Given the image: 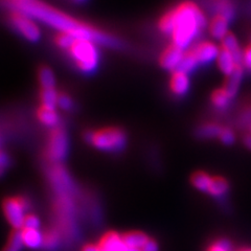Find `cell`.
Here are the masks:
<instances>
[{"label":"cell","instance_id":"1","mask_svg":"<svg viewBox=\"0 0 251 251\" xmlns=\"http://www.w3.org/2000/svg\"><path fill=\"white\" fill-rule=\"evenodd\" d=\"M1 1L13 11L26 14L33 19L58 29L59 33L69 34L75 39H88L97 44L110 47L120 45L119 40H116L113 36L70 17L69 15L39 0H1Z\"/></svg>","mask_w":251,"mask_h":251},{"label":"cell","instance_id":"2","mask_svg":"<svg viewBox=\"0 0 251 251\" xmlns=\"http://www.w3.org/2000/svg\"><path fill=\"white\" fill-rule=\"evenodd\" d=\"M207 25L205 15L191 1L179 3L164 14L158 22L159 29L170 35L173 44L185 50Z\"/></svg>","mask_w":251,"mask_h":251},{"label":"cell","instance_id":"3","mask_svg":"<svg viewBox=\"0 0 251 251\" xmlns=\"http://www.w3.org/2000/svg\"><path fill=\"white\" fill-rule=\"evenodd\" d=\"M68 53L76 68L84 74H91L99 66L100 52L97 43L88 39H75Z\"/></svg>","mask_w":251,"mask_h":251},{"label":"cell","instance_id":"4","mask_svg":"<svg viewBox=\"0 0 251 251\" xmlns=\"http://www.w3.org/2000/svg\"><path fill=\"white\" fill-rule=\"evenodd\" d=\"M86 141L99 150L116 152L124 149L127 136L126 133L116 127H107L98 130L87 131L84 135Z\"/></svg>","mask_w":251,"mask_h":251},{"label":"cell","instance_id":"5","mask_svg":"<svg viewBox=\"0 0 251 251\" xmlns=\"http://www.w3.org/2000/svg\"><path fill=\"white\" fill-rule=\"evenodd\" d=\"M68 151V138L65 130L61 127L51 129L45 149L47 160L52 164H59L65 158Z\"/></svg>","mask_w":251,"mask_h":251},{"label":"cell","instance_id":"6","mask_svg":"<svg viewBox=\"0 0 251 251\" xmlns=\"http://www.w3.org/2000/svg\"><path fill=\"white\" fill-rule=\"evenodd\" d=\"M30 207V203L25 197L6 198L2 203L3 214L15 229H22L26 217L25 211Z\"/></svg>","mask_w":251,"mask_h":251},{"label":"cell","instance_id":"7","mask_svg":"<svg viewBox=\"0 0 251 251\" xmlns=\"http://www.w3.org/2000/svg\"><path fill=\"white\" fill-rule=\"evenodd\" d=\"M11 25L30 42H36L40 39L41 31L35 20L19 11H12L9 16Z\"/></svg>","mask_w":251,"mask_h":251},{"label":"cell","instance_id":"8","mask_svg":"<svg viewBox=\"0 0 251 251\" xmlns=\"http://www.w3.org/2000/svg\"><path fill=\"white\" fill-rule=\"evenodd\" d=\"M50 183L56 191L57 195L74 196L75 192V185L68 172L61 164H52L50 170Z\"/></svg>","mask_w":251,"mask_h":251},{"label":"cell","instance_id":"9","mask_svg":"<svg viewBox=\"0 0 251 251\" xmlns=\"http://www.w3.org/2000/svg\"><path fill=\"white\" fill-rule=\"evenodd\" d=\"M184 53L185 51L183 50L179 49L174 44H171L160 54L159 64L166 70L174 73L178 69L180 63H181L184 57Z\"/></svg>","mask_w":251,"mask_h":251},{"label":"cell","instance_id":"10","mask_svg":"<svg viewBox=\"0 0 251 251\" xmlns=\"http://www.w3.org/2000/svg\"><path fill=\"white\" fill-rule=\"evenodd\" d=\"M191 50L199 64H208L215 60L217 61L221 49L213 42H201Z\"/></svg>","mask_w":251,"mask_h":251},{"label":"cell","instance_id":"11","mask_svg":"<svg viewBox=\"0 0 251 251\" xmlns=\"http://www.w3.org/2000/svg\"><path fill=\"white\" fill-rule=\"evenodd\" d=\"M191 87V81L188 75L176 72L173 73L170 80V89L176 97H184Z\"/></svg>","mask_w":251,"mask_h":251},{"label":"cell","instance_id":"12","mask_svg":"<svg viewBox=\"0 0 251 251\" xmlns=\"http://www.w3.org/2000/svg\"><path fill=\"white\" fill-rule=\"evenodd\" d=\"M99 246L101 251H127V246L124 244L122 235L116 232L106 233L100 239Z\"/></svg>","mask_w":251,"mask_h":251},{"label":"cell","instance_id":"13","mask_svg":"<svg viewBox=\"0 0 251 251\" xmlns=\"http://www.w3.org/2000/svg\"><path fill=\"white\" fill-rule=\"evenodd\" d=\"M229 20L221 15H217L209 23V33L217 40H223L228 35Z\"/></svg>","mask_w":251,"mask_h":251},{"label":"cell","instance_id":"14","mask_svg":"<svg viewBox=\"0 0 251 251\" xmlns=\"http://www.w3.org/2000/svg\"><path fill=\"white\" fill-rule=\"evenodd\" d=\"M221 49L228 51L235 62L238 63V65H243V53H244V50H242L238 39L235 38L234 35L229 33L223 39Z\"/></svg>","mask_w":251,"mask_h":251},{"label":"cell","instance_id":"15","mask_svg":"<svg viewBox=\"0 0 251 251\" xmlns=\"http://www.w3.org/2000/svg\"><path fill=\"white\" fill-rule=\"evenodd\" d=\"M37 117L41 124L46 126V127H50L52 129L58 127V124L60 122L56 108L47 107L43 105L38 108Z\"/></svg>","mask_w":251,"mask_h":251},{"label":"cell","instance_id":"16","mask_svg":"<svg viewBox=\"0 0 251 251\" xmlns=\"http://www.w3.org/2000/svg\"><path fill=\"white\" fill-rule=\"evenodd\" d=\"M243 73H244V67H243V65H239L235 68L234 72L226 78V84L223 89L229 94L231 99L234 98L235 94L238 93L241 82L243 80Z\"/></svg>","mask_w":251,"mask_h":251},{"label":"cell","instance_id":"17","mask_svg":"<svg viewBox=\"0 0 251 251\" xmlns=\"http://www.w3.org/2000/svg\"><path fill=\"white\" fill-rule=\"evenodd\" d=\"M217 64L219 69L221 70V73L226 76H229L234 72L235 68L239 66L238 63L235 62V60L233 59L231 54L222 49L218 56Z\"/></svg>","mask_w":251,"mask_h":251},{"label":"cell","instance_id":"18","mask_svg":"<svg viewBox=\"0 0 251 251\" xmlns=\"http://www.w3.org/2000/svg\"><path fill=\"white\" fill-rule=\"evenodd\" d=\"M122 238L124 244L128 248L133 249H143V247L146 245V243L150 239L147 234L140 231L127 232L122 235Z\"/></svg>","mask_w":251,"mask_h":251},{"label":"cell","instance_id":"19","mask_svg":"<svg viewBox=\"0 0 251 251\" xmlns=\"http://www.w3.org/2000/svg\"><path fill=\"white\" fill-rule=\"evenodd\" d=\"M21 235L25 245L31 249H37L42 247L43 243V233L39 231V229H29L22 228Z\"/></svg>","mask_w":251,"mask_h":251},{"label":"cell","instance_id":"20","mask_svg":"<svg viewBox=\"0 0 251 251\" xmlns=\"http://www.w3.org/2000/svg\"><path fill=\"white\" fill-rule=\"evenodd\" d=\"M229 191V184L227 180L223 177H213L211 183L208 190V195L214 198H221L224 195H226Z\"/></svg>","mask_w":251,"mask_h":251},{"label":"cell","instance_id":"21","mask_svg":"<svg viewBox=\"0 0 251 251\" xmlns=\"http://www.w3.org/2000/svg\"><path fill=\"white\" fill-rule=\"evenodd\" d=\"M211 180H213V177L204 172H196L191 178V181L194 187L197 188L198 191L206 194L208 193Z\"/></svg>","mask_w":251,"mask_h":251},{"label":"cell","instance_id":"22","mask_svg":"<svg viewBox=\"0 0 251 251\" xmlns=\"http://www.w3.org/2000/svg\"><path fill=\"white\" fill-rule=\"evenodd\" d=\"M223 128L220 127L219 125L216 124H205L201 126L196 131V134L198 137L203 139H211V138H217L221 134Z\"/></svg>","mask_w":251,"mask_h":251},{"label":"cell","instance_id":"23","mask_svg":"<svg viewBox=\"0 0 251 251\" xmlns=\"http://www.w3.org/2000/svg\"><path fill=\"white\" fill-rule=\"evenodd\" d=\"M38 80L42 89H51L54 88V85H56V78H54L53 73L51 72L50 68L46 66H43L39 69Z\"/></svg>","mask_w":251,"mask_h":251},{"label":"cell","instance_id":"24","mask_svg":"<svg viewBox=\"0 0 251 251\" xmlns=\"http://www.w3.org/2000/svg\"><path fill=\"white\" fill-rule=\"evenodd\" d=\"M198 65H199V63H198L197 59L195 58L194 53L192 52V50H188V51H185L184 57H183L181 63H180V65L177 70L178 72H181V73L188 75V74L193 73L194 70L197 68Z\"/></svg>","mask_w":251,"mask_h":251},{"label":"cell","instance_id":"25","mask_svg":"<svg viewBox=\"0 0 251 251\" xmlns=\"http://www.w3.org/2000/svg\"><path fill=\"white\" fill-rule=\"evenodd\" d=\"M59 242H60V233L54 229H50L43 233L42 248L47 251H52L58 247Z\"/></svg>","mask_w":251,"mask_h":251},{"label":"cell","instance_id":"26","mask_svg":"<svg viewBox=\"0 0 251 251\" xmlns=\"http://www.w3.org/2000/svg\"><path fill=\"white\" fill-rule=\"evenodd\" d=\"M232 99L229 97V94L227 93L223 88L216 90L213 94H211V103L217 109H225L228 107L230 100Z\"/></svg>","mask_w":251,"mask_h":251},{"label":"cell","instance_id":"27","mask_svg":"<svg viewBox=\"0 0 251 251\" xmlns=\"http://www.w3.org/2000/svg\"><path fill=\"white\" fill-rule=\"evenodd\" d=\"M60 93L57 92L54 88L51 89H41L40 91V100L41 105L56 108L58 106V100H59Z\"/></svg>","mask_w":251,"mask_h":251},{"label":"cell","instance_id":"28","mask_svg":"<svg viewBox=\"0 0 251 251\" xmlns=\"http://www.w3.org/2000/svg\"><path fill=\"white\" fill-rule=\"evenodd\" d=\"M75 38L72 35L66 33H58L54 36V43L62 50H69V47L73 45Z\"/></svg>","mask_w":251,"mask_h":251},{"label":"cell","instance_id":"29","mask_svg":"<svg viewBox=\"0 0 251 251\" xmlns=\"http://www.w3.org/2000/svg\"><path fill=\"white\" fill-rule=\"evenodd\" d=\"M206 251H231V245L227 240L220 239L210 244Z\"/></svg>","mask_w":251,"mask_h":251},{"label":"cell","instance_id":"30","mask_svg":"<svg viewBox=\"0 0 251 251\" xmlns=\"http://www.w3.org/2000/svg\"><path fill=\"white\" fill-rule=\"evenodd\" d=\"M219 139L221 140V143L223 145H225V146H231L234 143V140H235L234 133L229 128H223L221 134H220V136H219Z\"/></svg>","mask_w":251,"mask_h":251},{"label":"cell","instance_id":"31","mask_svg":"<svg viewBox=\"0 0 251 251\" xmlns=\"http://www.w3.org/2000/svg\"><path fill=\"white\" fill-rule=\"evenodd\" d=\"M40 226V220L33 214L26 215L25 219V224H23V228H29V229H38Z\"/></svg>","mask_w":251,"mask_h":251},{"label":"cell","instance_id":"32","mask_svg":"<svg viewBox=\"0 0 251 251\" xmlns=\"http://www.w3.org/2000/svg\"><path fill=\"white\" fill-rule=\"evenodd\" d=\"M73 100L70 99L67 94L60 93L59 100H58V106L63 110H70L73 108Z\"/></svg>","mask_w":251,"mask_h":251},{"label":"cell","instance_id":"33","mask_svg":"<svg viewBox=\"0 0 251 251\" xmlns=\"http://www.w3.org/2000/svg\"><path fill=\"white\" fill-rule=\"evenodd\" d=\"M10 166V158L3 151H0V176L3 175L5 170Z\"/></svg>","mask_w":251,"mask_h":251},{"label":"cell","instance_id":"34","mask_svg":"<svg viewBox=\"0 0 251 251\" xmlns=\"http://www.w3.org/2000/svg\"><path fill=\"white\" fill-rule=\"evenodd\" d=\"M243 67L251 72V43L246 47L244 53H243Z\"/></svg>","mask_w":251,"mask_h":251},{"label":"cell","instance_id":"35","mask_svg":"<svg viewBox=\"0 0 251 251\" xmlns=\"http://www.w3.org/2000/svg\"><path fill=\"white\" fill-rule=\"evenodd\" d=\"M141 251H158V245L153 239H149Z\"/></svg>","mask_w":251,"mask_h":251},{"label":"cell","instance_id":"36","mask_svg":"<svg viewBox=\"0 0 251 251\" xmlns=\"http://www.w3.org/2000/svg\"><path fill=\"white\" fill-rule=\"evenodd\" d=\"M82 251H101L100 247L99 245H92V244H89V245H86Z\"/></svg>","mask_w":251,"mask_h":251},{"label":"cell","instance_id":"37","mask_svg":"<svg viewBox=\"0 0 251 251\" xmlns=\"http://www.w3.org/2000/svg\"><path fill=\"white\" fill-rule=\"evenodd\" d=\"M244 145L251 151V134H247L244 136Z\"/></svg>","mask_w":251,"mask_h":251},{"label":"cell","instance_id":"38","mask_svg":"<svg viewBox=\"0 0 251 251\" xmlns=\"http://www.w3.org/2000/svg\"><path fill=\"white\" fill-rule=\"evenodd\" d=\"M20 250H21L20 248L16 247L12 244H9V243H7V245L2 249V251H20Z\"/></svg>","mask_w":251,"mask_h":251},{"label":"cell","instance_id":"39","mask_svg":"<svg viewBox=\"0 0 251 251\" xmlns=\"http://www.w3.org/2000/svg\"><path fill=\"white\" fill-rule=\"evenodd\" d=\"M127 251H141V249H133V248H128L127 247Z\"/></svg>","mask_w":251,"mask_h":251},{"label":"cell","instance_id":"40","mask_svg":"<svg viewBox=\"0 0 251 251\" xmlns=\"http://www.w3.org/2000/svg\"><path fill=\"white\" fill-rule=\"evenodd\" d=\"M240 251H251V249L250 248H245V249H242Z\"/></svg>","mask_w":251,"mask_h":251},{"label":"cell","instance_id":"41","mask_svg":"<svg viewBox=\"0 0 251 251\" xmlns=\"http://www.w3.org/2000/svg\"><path fill=\"white\" fill-rule=\"evenodd\" d=\"M75 1H84V0H75Z\"/></svg>","mask_w":251,"mask_h":251},{"label":"cell","instance_id":"42","mask_svg":"<svg viewBox=\"0 0 251 251\" xmlns=\"http://www.w3.org/2000/svg\"><path fill=\"white\" fill-rule=\"evenodd\" d=\"M249 129H250V132H251V125L249 126Z\"/></svg>","mask_w":251,"mask_h":251}]
</instances>
